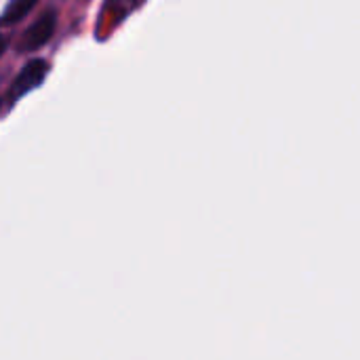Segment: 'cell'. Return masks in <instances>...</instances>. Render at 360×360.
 Returning a JSON list of instances; mask_svg holds the SVG:
<instances>
[{
    "instance_id": "cell-1",
    "label": "cell",
    "mask_w": 360,
    "mask_h": 360,
    "mask_svg": "<svg viewBox=\"0 0 360 360\" xmlns=\"http://www.w3.org/2000/svg\"><path fill=\"white\" fill-rule=\"evenodd\" d=\"M46 76H49V61H44V59H30V61L21 68V72L15 76L13 84H11V89H8V93H6V103H8V108H13L23 95H27V93H32L34 89H38V86L44 82Z\"/></svg>"
},
{
    "instance_id": "cell-2",
    "label": "cell",
    "mask_w": 360,
    "mask_h": 360,
    "mask_svg": "<svg viewBox=\"0 0 360 360\" xmlns=\"http://www.w3.org/2000/svg\"><path fill=\"white\" fill-rule=\"evenodd\" d=\"M57 25V11L55 8H46L23 34L21 42H19V53H34L40 46H44Z\"/></svg>"
},
{
    "instance_id": "cell-3",
    "label": "cell",
    "mask_w": 360,
    "mask_h": 360,
    "mask_svg": "<svg viewBox=\"0 0 360 360\" xmlns=\"http://www.w3.org/2000/svg\"><path fill=\"white\" fill-rule=\"evenodd\" d=\"M36 2L38 0H11V4L0 13V27L19 23L23 17H27V13L36 6Z\"/></svg>"
},
{
    "instance_id": "cell-4",
    "label": "cell",
    "mask_w": 360,
    "mask_h": 360,
    "mask_svg": "<svg viewBox=\"0 0 360 360\" xmlns=\"http://www.w3.org/2000/svg\"><path fill=\"white\" fill-rule=\"evenodd\" d=\"M4 51H6V38L0 34V57H2V53H4Z\"/></svg>"
},
{
    "instance_id": "cell-5",
    "label": "cell",
    "mask_w": 360,
    "mask_h": 360,
    "mask_svg": "<svg viewBox=\"0 0 360 360\" xmlns=\"http://www.w3.org/2000/svg\"><path fill=\"white\" fill-rule=\"evenodd\" d=\"M0 105H2V101H0Z\"/></svg>"
}]
</instances>
